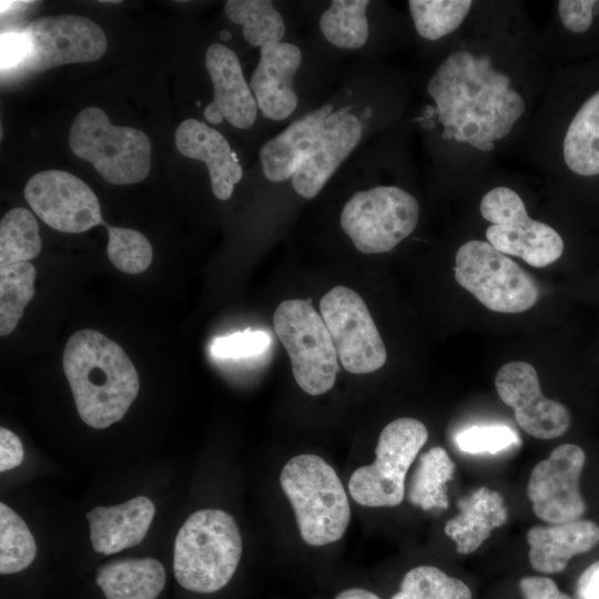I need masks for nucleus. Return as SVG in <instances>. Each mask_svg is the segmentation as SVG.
<instances>
[{
  "instance_id": "nucleus-1",
  "label": "nucleus",
  "mask_w": 599,
  "mask_h": 599,
  "mask_svg": "<svg viewBox=\"0 0 599 599\" xmlns=\"http://www.w3.org/2000/svg\"><path fill=\"white\" fill-rule=\"evenodd\" d=\"M63 370L80 418L95 429L122 419L139 394V375L124 349L94 329L71 335Z\"/></svg>"
},
{
  "instance_id": "nucleus-2",
  "label": "nucleus",
  "mask_w": 599,
  "mask_h": 599,
  "mask_svg": "<svg viewBox=\"0 0 599 599\" xmlns=\"http://www.w3.org/2000/svg\"><path fill=\"white\" fill-rule=\"evenodd\" d=\"M242 549L241 532L232 515L214 508L194 511L175 537V579L193 592H216L233 578Z\"/></svg>"
},
{
  "instance_id": "nucleus-3",
  "label": "nucleus",
  "mask_w": 599,
  "mask_h": 599,
  "mask_svg": "<svg viewBox=\"0 0 599 599\" xmlns=\"http://www.w3.org/2000/svg\"><path fill=\"white\" fill-rule=\"evenodd\" d=\"M303 540L324 546L341 539L349 524L351 507L334 468L314 454L291 458L280 475Z\"/></svg>"
},
{
  "instance_id": "nucleus-4",
  "label": "nucleus",
  "mask_w": 599,
  "mask_h": 599,
  "mask_svg": "<svg viewBox=\"0 0 599 599\" xmlns=\"http://www.w3.org/2000/svg\"><path fill=\"white\" fill-rule=\"evenodd\" d=\"M69 146L111 184L139 183L151 169L149 136L142 130L112 124L106 113L97 106H88L74 118Z\"/></svg>"
},
{
  "instance_id": "nucleus-5",
  "label": "nucleus",
  "mask_w": 599,
  "mask_h": 599,
  "mask_svg": "<svg viewBox=\"0 0 599 599\" xmlns=\"http://www.w3.org/2000/svg\"><path fill=\"white\" fill-rule=\"evenodd\" d=\"M454 271L457 283L494 312L522 313L539 298L536 280L488 242L464 243L456 253Z\"/></svg>"
},
{
  "instance_id": "nucleus-6",
  "label": "nucleus",
  "mask_w": 599,
  "mask_h": 599,
  "mask_svg": "<svg viewBox=\"0 0 599 599\" xmlns=\"http://www.w3.org/2000/svg\"><path fill=\"white\" fill-rule=\"evenodd\" d=\"M273 327L290 356L297 385L312 396L328 392L339 366L322 315L306 300H286L274 312Z\"/></svg>"
},
{
  "instance_id": "nucleus-7",
  "label": "nucleus",
  "mask_w": 599,
  "mask_h": 599,
  "mask_svg": "<svg viewBox=\"0 0 599 599\" xmlns=\"http://www.w3.org/2000/svg\"><path fill=\"white\" fill-rule=\"evenodd\" d=\"M428 438L418 419L400 417L379 434L375 460L357 468L348 481L352 498L366 507H395L405 496L408 469Z\"/></svg>"
},
{
  "instance_id": "nucleus-8",
  "label": "nucleus",
  "mask_w": 599,
  "mask_h": 599,
  "mask_svg": "<svg viewBox=\"0 0 599 599\" xmlns=\"http://www.w3.org/2000/svg\"><path fill=\"white\" fill-rule=\"evenodd\" d=\"M419 205L407 191L392 185L356 192L344 205L341 226L364 254L386 253L416 229Z\"/></svg>"
},
{
  "instance_id": "nucleus-9",
  "label": "nucleus",
  "mask_w": 599,
  "mask_h": 599,
  "mask_svg": "<svg viewBox=\"0 0 599 599\" xmlns=\"http://www.w3.org/2000/svg\"><path fill=\"white\" fill-rule=\"evenodd\" d=\"M480 214L491 225L486 237L497 251L518 256L534 267H545L564 252V241L551 226L529 217L517 192L498 186L480 201Z\"/></svg>"
},
{
  "instance_id": "nucleus-10",
  "label": "nucleus",
  "mask_w": 599,
  "mask_h": 599,
  "mask_svg": "<svg viewBox=\"0 0 599 599\" xmlns=\"http://www.w3.org/2000/svg\"><path fill=\"white\" fill-rule=\"evenodd\" d=\"M319 311L344 369L367 374L384 366L386 347L361 295L335 286L322 297Z\"/></svg>"
},
{
  "instance_id": "nucleus-11",
  "label": "nucleus",
  "mask_w": 599,
  "mask_h": 599,
  "mask_svg": "<svg viewBox=\"0 0 599 599\" xmlns=\"http://www.w3.org/2000/svg\"><path fill=\"white\" fill-rule=\"evenodd\" d=\"M29 42L24 65L43 72L69 63L91 62L103 57L108 40L101 27L77 14L44 16L22 31Z\"/></svg>"
},
{
  "instance_id": "nucleus-12",
  "label": "nucleus",
  "mask_w": 599,
  "mask_h": 599,
  "mask_svg": "<svg viewBox=\"0 0 599 599\" xmlns=\"http://www.w3.org/2000/svg\"><path fill=\"white\" fill-rule=\"evenodd\" d=\"M23 194L40 220L57 231L82 233L104 222L95 193L69 172L35 173L27 182Z\"/></svg>"
},
{
  "instance_id": "nucleus-13",
  "label": "nucleus",
  "mask_w": 599,
  "mask_h": 599,
  "mask_svg": "<svg viewBox=\"0 0 599 599\" xmlns=\"http://www.w3.org/2000/svg\"><path fill=\"white\" fill-rule=\"evenodd\" d=\"M586 454L575 444L556 447L531 470L528 497L535 515L552 525L579 520L587 510L580 493Z\"/></svg>"
},
{
  "instance_id": "nucleus-14",
  "label": "nucleus",
  "mask_w": 599,
  "mask_h": 599,
  "mask_svg": "<svg viewBox=\"0 0 599 599\" xmlns=\"http://www.w3.org/2000/svg\"><path fill=\"white\" fill-rule=\"evenodd\" d=\"M495 386L500 399L514 410L517 424L528 435L552 439L569 429L568 408L544 396L531 364L516 361L502 365L496 374Z\"/></svg>"
},
{
  "instance_id": "nucleus-15",
  "label": "nucleus",
  "mask_w": 599,
  "mask_h": 599,
  "mask_svg": "<svg viewBox=\"0 0 599 599\" xmlns=\"http://www.w3.org/2000/svg\"><path fill=\"white\" fill-rule=\"evenodd\" d=\"M362 136V122L345 109L332 112L304 162L291 177L295 192L316 196L338 166L356 148Z\"/></svg>"
},
{
  "instance_id": "nucleus-16",
  "label": "nucleus",
  "mask_w": 599,
  "mask_h": 599,
  "mask_svg": "<svg viewBox=\"0 0 599 599\" xmlns=\"http://www.w3.org/2000/svg\"><path fill=\"white\" fill-rule=\"evenodd\" d=\"M205 67L214 98L204 108V118L212 124L226 120L237 129L251 128L258 108L235 52L222 43H212L206 49Z\"/></svg>"
},
{
  "instance_id": "nucleus-17",
  "label": "nucleus",
  "mask_w": 599,
  "mask_h": 599,
  "mask_svg": "<svg viewBox=\"0 0 599 599\" xmlns=\"http://www.w3.org/2000/svg\"><path fill=\"white\" fill-rule=\"evenodd\" d=\"M301 62L302 52L293 43H266L261 47L250 87L265 118L280 121L295 111L298 98L293 81Z\"/></svg>"
},
{
  "instance_id": "nucleus-18",
  "label": "nucleus",
  "mask_w": 599,
  "mask_h": 599,
  "mask_svg": "<svg viewBox=\"0 0 599 599\" xmlns=\"http://www.w3.org/2000/svg\"><path fill=\"white\" fill-rule=\"evenodd\" d=\"M174 141L182 155L206 164L215 197L229 200L243 169L224 135L199 120L186 119L177 126Z\"/></svg>"
},
{
  "instance_id": "nucleus-19",
  "label": "nucleus",
  "mask_w": 599,
  "mask_h": 599,
  "mask_svg": "<svg viewBox=\"0 0 599 599\" xmlns=\"http://www.w3.org/2000/svg\"><path fill=\"white\" fill-rule=\"evenodd\" d=\"M154 515V504L145 496L92 508L85 517L93 550L109 556L138 546L146 536Z\"/></svg>"
},
{
  "instance_id": "nucleus-20",
  "label": "nucleus",
  "mask_w": 599,
  "mask_h": 599,
  "mask_svg": "<svg viewBox=\"0 0 599 599\" xmlns=\"http://www.w3.org/2000/svg\"><path fill=\"white\" fill-rule=\"evenodd\" d=\"M529 562L542 573L562 571L573 556L599 544V526L591 520H575L552 526H535L527 532Z\"/></svg>"
},
{
  "instance_id": "nucleus-21",
  "label": "nucleus",
  "mask_w": 599,
  "mask_h": 599,
  "mask_svg": "<svg viewBox=\"0 0 599 599\" xmlns=\"http://www.w3.org/2000/svg\"><path fill=\"white\" fill-rule=\"evenodd\" d=\"M333 112L324 104L293 121L284 131L268 140L260 150L264 176L271 182H283L293 176L309 154L325 119Z\"/></svg>"
},
{
  "instance_id": "nucleus-22",
  "label": "nucleus",
  "mask_w": 599,
  "mask_h": 599,
  "mask_svg": "<svg viewBox=\"0 0 599 599\" xmlns=\"http://www.w3.org/2000/svg\"><path fill=\"white\" fill-rule=\"evenodd\" d=\"M459 512L445 525V534L456 544L458 554L478 549L493 530L507 520L502 496L487 487L476 489L458 501Z\"/></svg>"
},
{
  "instance_id": "nucleus-23",
  "label": "nucleus",
  "mask_w": 599,
  "mask_h": 599,
  "mask_svg": "<svg viewBox=\"0 0 599 599\" xmlns=\"http://www.w3.org/2000/svg\"><path fill=\"white\" fill-rule=\"evenodd\" d=\"M165 582L163 565L151 557L112 560L95 575V583L106 599H158Z\"/></svg>"
},
{
  "instance_id": "nucleus-24",
  "label": "nucleus",
  "mask_w": 599,
  "mask_h": 599,
  "mask_svg": "<svg viewBox=\"0 0 599 599\" xmlns=\"http://www.w3.org/2000/svg\"><path fill=\"white\" fill-rule=\"evenodd\" d=\"M564 160L573 173L599 174V91L579 108L565 134Z\"/></svg>"
},
{
  "instance_id": "nucleus-25",
  "label": "nucleus",
  "mask_w": 599,
  "mask_h": 599,
  "mask_svg": "<svg viewBox=\"0 0 599 599\" xmlns=\"http://www.w3.org/2000/svg\"><path fill=\"white\" fill-rule=\"evenodd\" d=\"M455 464L441 447H433L417 459L407 484V498L424 510L448 507L446 484L453 479Z\"/></svg>"
},
{
  "instance_id": "nucleus-26",
  "label": "nucleus",
  "mask_w": 599,
  "mask_h": 599,
  "mask_svg": "<svg viewBox=\"0 0 599 599\" xmlns=\"http://www.w3.org/2000/svg\"><path fill=\"white\" fill-rule=\"evenodd\" d=\"M368 0H334L319 18L325 39L341 49L362 48L369 34L366 8Z\"/></svg>"
},
{
  "instance_id": "nucleus-27",
  "label": "nucleus",
  "mask_w": 599,
  "mask_h": 599,
  "mask_svg": "<svg viewBox=\"0 0 599 599\" xmlns=\"http://www.w3.org/2000/svg\"><path fill=\"white\" fill-rule=\"evenodd\" d=\"M226 17L243 27L246 42L255 47L282 42L285 23L268 0H229L224 4Z\"/></svg>"
},
{
  "instance_id": "nucleus-28",
  "label": "nucleus",
  "mask_w": 599,
  "mask_h": 599,
  "mask_svg": "<svg viewBox=\"0 0 599 599\" xmlns=\"http://www.w3.org/2000/svg\"><path fill=\"white\" fill-rule=\"evenodd\" d=\"M41 252L39 225L24 207L8 211L0 222V267L30 262Z\"/></svg>"
},
{
  "instance_id": "nucleus-29",
  "label": "nucleus",
  "mask_w": 599,
  "mask_h": 599,
  "mask_svg": "<svg viewBox=\"0 0 599 599\" xmlns=\"http://www.w3.org/2000/svg\"><path fill=\"white\" fill-rule=\"evenodd\" d=\"M35 267L21 262L0 267V335L17 327L23 311L34 295Z\"/></svg>"
},
{
  "instance_id": "nucleus-30",
  "label": "nucleus",
  "mask_w": 599,
  "mask_h": 599,
  "mask_svg": "<svg viewBox=\"0 0 599 599\" xmlns=\"http://www.w3.org/2000/svg\"><path fill=\"white\" fill-rule=\"evenodd\" d=\"M37 555L35 540L24 520L8 505L0 504V573L28 568Z\"/></svg>"
},
{
  "instance_id": "nucleus-31",
  "label": "nucleus",
  "mask_w": 599,
  "mask_h": 599,
  "mask_svg": "<svg viewBox=\"0 0 599 599\" xmlns=\"http://www.w3.org/2000/svg\"><path fill=\"white\" fill-rule=\"evenodd\" d=\"M470 0H409L408 7L417 33L438 40L455 31L467 17Z\"/></svg>"
},
{
  "instance_id": "nucleus-32",
  "label": "nucleus",
  "mask_w": 599,
  "mask_h": 599,
  "mask_svg": "<svg viewBox=\"0 0 599 599\" xmlns=\"http://www.w3.org/2000/svg\"><path fill=\"white\" fill-rule=\"evenodd\" d=\"M109 233L108 257L119 271L128 274L144 272L153 257L152 245L141 232L103 224Z\"/></svg>"
},
{
  "instance_id": "nucleus-33",
  "label": "nucleus",
  "mask_w": 599,
  "mask_h": 599,
  "mask_svg": "<svg viewBox=\"0 0 599 599\" xmlns=\"http://www.w3.org/2000/svg\"><path fill=\"white\" fill-rule=\"evenodd\" d=\"M399 590L415 599H471V591L465 582L434 566H418L408 570Z\"/></svg>"
},
{
  "instance_id": "nucleus-34",
  "label": "nucleus",
  "mask_w": 599,
  "mask_h": 599,
  "mask_svg": "<svg viewBox=\"0 0 599 599\" xmlns=\"http://www.w3.org/2000/svg\"><path fill=\"white\" fill-rule=\"evenodd\" d=\"M517 443L516 432L505 425L473 426L456 436L458 448L468 454H496Z\"/></svg>"
},
{
  "instance_id": "nucleus-35",
  "label": "nucleus",
  "mask_w": 599,
  "mask_h": 599,
  "mask_svg": "<svg viewBox=\"0 0 599 599\" xmlns=\"http://www.w3.org/2000/svg\"><path fill=\"white\" fill-rule=\"evenodd\" d=\"M270 342L271 338L265 332L246 329L216 337L212 342L211 353L217 358L250 357L263 353Z\"/></svg>"
},
{
  "instance_id": "nucleus-36",
  "label": "nucleus",
  "mask_w": 599,
  "mask_h": 599,
  "mask_svg": "<svg viewBox=\"0 0 599 599\" xmlns=\"http://www.w3.org/2000/svg\"><path fill=\"white\" fill-rule=\"evenodd\" d=\"M596 2L595 0L558 1V13L562 24L571 32L587 31L592 23Z\"/></svg>"
},
{
  "instance_id": "nucleus-37",
  "label": "nucleus",
  "mask_w": 599,
  "mask_h": 599,
  "mask_svg": "<svg viewBox=\"0 0 599 599\" xmlns=\"http://www.w3.org/2000/svg\"><path fill=\"white\" fill-rule=\"evenodd\" d=\"M29 42L22 32L1 33V70H8L26 61Z\"/></svg>"
},
{
  "instance_id": "nucleus-38",
  "label": "nucleus",
  "mask_w": 599,
  "mask_h": 599,
  "mask_svg": "<svg viewBox=\"0 0 599 599\" xmlns=\"http://www.w3.org/2000/svg\"><path fill=\"white\" fill-rule=\"evenodd\" d=\"M524 599H571L548 577H525L519 582Z\"/></svg>"
},
{
  "instance_id": "nucleus-39",
  "label": "nucleus",
  "mask_w": 599,
  "mask_h": 599,
  "mask_svg": "<svg viewBox=\"0 0 599 599\" xmlns=\"http://www.w3.org/2000/svg\"><path fill=\"white\" fill-rule=\"evenodd\" d=\"M24 449L21 439L6 427L0 428V471L13 469L21 465Z\"/></svg>"
},
{
  "instance_id": "nucleus-40",
  "label": "nucleus",
  "mask_w": 599,
  "mask_h": 599,
  "mask_svg": "<svg viewBox=\"0 0 599 599\" xmlns=\"http://www.w3.org/2000/svg\"><path fill=\"white\" fill-rule=\"evenodd\" d=\"M577 592L580 599H599V560L580 575Z\"/></svg>"
},
{
  "instance_id": "nucleus-41",
  "label": "nucleus",
  "mask_w": 599,
  "mask_h": 599,
  "mask_svg": "<svg viewBox=\"0 0 599 599\" xmlns=\"http://www.w3.org/2000/svg\"><path fill=\"white\" fill-rule=\"evenodd\" d=\"M334 599H380L376 593L359 587L347 588L338 592Z\"/></svg>"
},
{
  "instance_id": "nucleus-42",
  "label": "nucleus",
  "mask_w": 599,
  "mask_h": 599,
  "mask_svg": "<svg viewBox=\"0 0 599 599\" xmlns=\"http://www.w3.org/2000/svg\"><path fill=\"white\" fill-rule=\"evenodd\" d=\"M467 143H469L471 146L480 150V151H484V152H489L491 150H494L495 148V144L494 142H484V141H480V140H476V139H473L470 141H468Z\"/></svg>"
},
{
  "instance_id": "nucleus-43",
  "label": "nucleus",
  "mask_w": 599,
  "mask_h": 599,
  "mask_svg": "<svg viewBox=\"0 0 599 599\" xmlns=\"http://www.w3.org/2000/svg\"><path fill=\"white\" fill-rule=\"evenodd\" d=\"M456 130L451 128H445L443 132V139L445 140H451L455 139Z\"/></svg>"
},
{
  "instance_id": "nucleus-44",
  "label": "nucleus",
  "mask_w": 599,
  "mask_h": 599,
  "mask_svg": "<svg viewBox=\"0 0 599 599\" xmlns=\"http://www.w3.org/2000/svg\"><path fill=\"white\" fill-rule=\"evenodd\" d=\"M390 599H415V598L412 597L409 593L399 590Z\"/></svg>"
},
{
  "instance_id": "nucleus-45",
  "label": "nucleus",
  "mask_w": 599,
  "mask_h": 599,
  "mask_svg": "<svg viewBox=\"0 0 599 599\" xmlns=\"http://www.w3.org/2000/svg\"><path fill=\"white\" fill-rule=\"evenodd\" d=\"M221 37H222V39L227 40V39L231 38V34H230L229 32H226V31H223V32L221 33Z\"/></svg>"
},
{
  "instance_id": "nucleus-46",
  "label": "nucleus",
  "mask_w": 599,
  "mask_h": 599,
  "mask_svg": "<svg viewBox=\"0 0 599 599\" xmlns=\"http://www.w3.org/2000/svg\"><path fill=\"white\" fill-rule=\"evenodd\" d=\"M101 2H103V3H105V2L106 3H120L121 1H119V0H102Z\"/></svg>"
}]
</instances>
